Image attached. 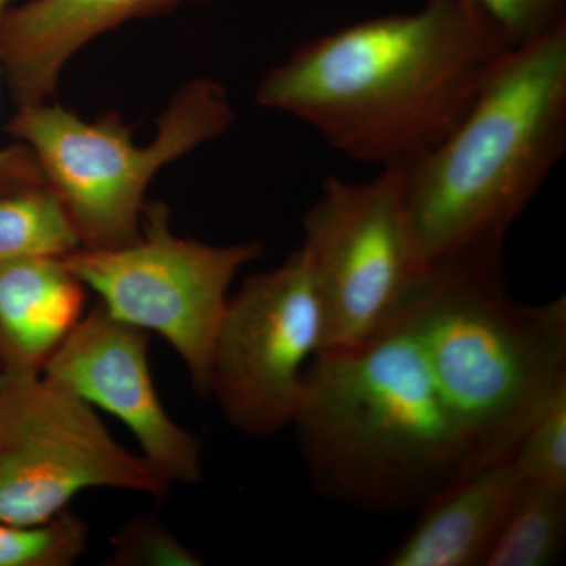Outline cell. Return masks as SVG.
Listing matches in <instances>:
<instances>
[{
	"mask_svg": "<svg viewBox=\"0 0 566 566\" xmlns=\"http://www.w3.org/2000/svg\"><path fill=\"white\" fill-rule=\"evenodd\" d=\"M510 50L471 0H428L308 41L264 74L256 102L385 169L444 139Z\"/></svg>",
	"mask_w": 566,
	"mask_h": 566,
	"instance_id": "obj_1",
	"label": "cell"
},
{
	"mask_svg": "<svg viewBox=\"0 0 566 566\" xmlns=\"http://www.w3.org/2000/svg\"><path fill=\"white\" fill-rule=\"evenodd\" d=\"M292 427L319 493L370 513L420 510L476 471L400 314L356 348L316 354Z\"/></svg>",
	"mask_w": 566,
	"mask_h": 566,
	"instance_id": "obj_2",
	"label": "cell"
},
{
	"mask_svg": "<svg viewBox=\"0 0 566 566\" xmlns=\"http://www.w3.org/2000/svg\"><path fill=\"white\" fill-rule=\"evenodd\" d=\"M566 148V21L512 48L444 139L403 164L420 271L502 253Z\"/></svg>",
	"mask_w": 566,
	"mask_h": 566,
	"instance_id": "obj_3",
	"label": "cell"
},
{
	"mask_svg": "<svg viewBox=\"0 0 566 566\" xmlns=\"http://www.w3.org/2000/svg\"><path fill=\"white\" fill-rule=\"evenodd\" d=\"M475 468L515 453L566 382V297L527 305L510 296L502 253L427 268L398 312Z\"/></svg>",
	"mask_w": 566,
	"mask_h": 566,
	"instance_id": "obj_4",
	"label": "cell"
},
{
	"mask_svg": "<svg viewBox=\"0 0 566 566\" xmlns=\"http://www.w3.org/2000/svg\"><path fill=\"white\" fill-rule=\"evenodd\" d=\"M233 120L226 88L199 77L174 93L145 147L117 112L87 122L51 102L17 107L7 133L35 156L81 248L115 249L139 238L145 193L156 175L229 132Z\"/></svg>",
	"mask_w": 566,
	"mask_h": 566,
	"instance_id": "obj_5",
	"label": "cell"
},
{
	"mask_svg": "<svg viewBox=\"0 0 566 566\" xmlns=\"http://www.w3.org/2000/svg\"><path fill=\"white\" fill-rule=\"evenodd\" d=\"M262 255L259 241L214 245L177 237L169 205L148 202L134 243L80 248L62 260L98 294L107 314L169 342L196 394L210 397L212 348L230 285L241 268Z\"/></svg>",
	"mask_w": 566,
	"mask_h": 566,
	"instance_id": "obj_6",
	"label": "cell"
},
{
	"mask_svg": "<svg viewBox=\"0 0 566 566\" xmlns=\"http://www.w3.org/2000/svg\"><path fill=\"white\" fill-rule=\"evenodd\" d=\"M88 488L170 494L87 401L41 374H0V523H46Z\"/></svg>",
	"mask_w": 566,
	"mask_h": 566,
	"instance_id": "obj_7",
	"label": "cell"
},
{
	"mask_svg": "<svg viewBox=\"0 0 566 566\" xmlns=\"http://www.w3.org/2000/svg\"><path fill=\"white\" fill-rule=\"evenodd\" d=\"M303 229L300 249L324 311L323 352L371 340L422 274L406 212L403 164L364 182L327 178Z\"/></svg>",
	"mask_w": 566,
	"mask_h": 566,
	"instance_id": "obj_8",
	"label": "cell"
},
{
	"mask_svg": "<svg viewBox=\"0 0 566 566\" xmlns=\"http://www.w3.org/2000/svg\"><path fill=\"white\" fill-rule=\"evenodd\" d=\"M323 348L322 300L296 249L229 297L212 348L210 395L240 433H281L300 412L308 364Z\"/></svg>",
	"mask_w": 566,
	"mask_h": 566,
	"instance_id": "obj_9",
	"label": "cell"
},
{
	"mask_svg": "<svg viewBox=\"0 0 566 566\" xmlns=\"http://www.w3.org/2000/svg\"><path fill=\"white\" fill-rule=\"evenodd\" d=\"M147 331L107 314L96 301L48 363V381L117 417L142 457L170 486L203 479L202 441L167 415L148 365Z\"/></svg>",
	"mask_w": 566,
	"mask_h": 566,
	"instance_id": "obj_10",
	"label": "cell"
},
{
	"mask_svg": "<svg viewBox=\"0 0 566 566\" xmlns=\"http://www.w3.org/2000/svg\"><path fill=\"white\" fill-rule=\"evenodd\" d=\"M202 0H18L0 21V74L17 107L50 102L87 44L126 22Z\"/></svg>",
	"mask_w": 566,
	"mask_h": 566,
	"instance_id": "obj_11",
	"label": "cell"
},
{
	"mask_svg": "<svg viewBox=\"0 0 566 566\" xmlns=\"http://www.w3.org/2000/svg\"><path fill=\"white\" fill-rule=\"evenodd\" d=\"M523 479L512 458L469 472L419 510L387 566L485 565Z\"/></svg>",
	"mask_w": 566,
	"mask_h": 566,
	"instance_id": "obj_12",
	"label": "cell"
},
{
	"mask_svg": "<svg viewBox=\"0 0 566 566\" xmlns=\"http://www.w3.org/2000/svg\"><path fill=\"white\" fill-rule=\"evenodd\" d=\"M87 289L62 259L0 263V374H41L84 316Z\"/></svg>",
	"mask_w": 566,
	"mask_h": 566,
	"instance_id": "obj_13",
	"label": "cell"
},
{
	"mask_svg": "<svg viewBox=\"0 0 566 566\" xmlns=\"http://www.w3.org/2000/svg\"><path fill=\"white\" fill-rule=\"evenodd\" d=\"M566 539V486L523 482L483 566H549Z\"/></svg>",
	"mask_w": 566,
	"mask_h": 566,
	"instance_id": "obj_14",
	"label": "cell"
},
{
	"mask_svg": "<svg viewBox=\"0 0 566 566\" xmlns=\"http://www.w3.org/2000/svg\"><path fill=\"white\" fill-rule=\"evenodd\" d=\"M80 248L70 216L46 182L0 196V263L32 256L63 259Z\"/></svg>",
	"mask_w": 566,
	"mask_h": 566,
	"instance_id": "obj_15",
	"label": "cell"
},
{
	"mask_svg": "<svg viewBox=\"0 0 566 566\" xmlns=\"http://www.w3.org/2000/svg\"><path fill=\"white\" fill-rule=\"evenodd\" d=\"M88 524L69 509L46 523H0V566H70L85 553Z\"/></svg>",
	"mask_w": 566,
	"mask_h": 566,
	"instance_id": "obj_16",
	"label": "cell"
},
{
	"mask_svg": "<svg viewBox=\"0 0 566 566\" xmlns=\"http://www.w3.org/2000/svg\"><path fill=\"white\" fill-rule=\"evenodd\" d=\"M512 461L523 482L566 486V382L528 427Z\"/></svg>",
	"mask_w": 566,
	"mask_h": 566,
	"instance_id": "obj_17",
	"label": "cell"
},
{
	"mask_svg": "<svg viewBox=\"0 0 566 566\" xmlns=\"http://www.w3.org/2000/svg\"><path fill=\"white\" fill-rule=\"evenodd\" d=\"M107 564L117 566H199L202 557L182 545L156 516L133 517L112 538Z\"/></svg>",
	"mask_w": 566,
	"mask_h": 566,
	"instance_id": "obj_18",
	"label": "cell"
},
{
	"mask_svg": "<svg viewBox=\"0 0 566 566\" xmlns=\"http://www.w3.org/2000/svg\"><path fill=\"white\" fill-rule=\"evenodd\" d=\"M493 21L512 48L566 21V0H471Z\"/></svg>",
	"mask_w": 566,
	"mask_h": 566,
	"instance_id": "obj_19",
	"label": "cell"
},
{
	"mask_svg": "<svg viewBox=\"0 0 566 566\" xmlns=\"http://www.w3.org/2000/svg\"><path fill=\"white\" fill-rule=\"evenodd\" d=\"M14 2L18 0H0V21ZM40 182L44 180L39 163L25 145L17 142L0 147V196Z\"/></svg>",
	"mask_w": 566,
	"mask_h": 566,
	"instance_id": "obj_20",
	"label": "cell"
}]
</instances>
